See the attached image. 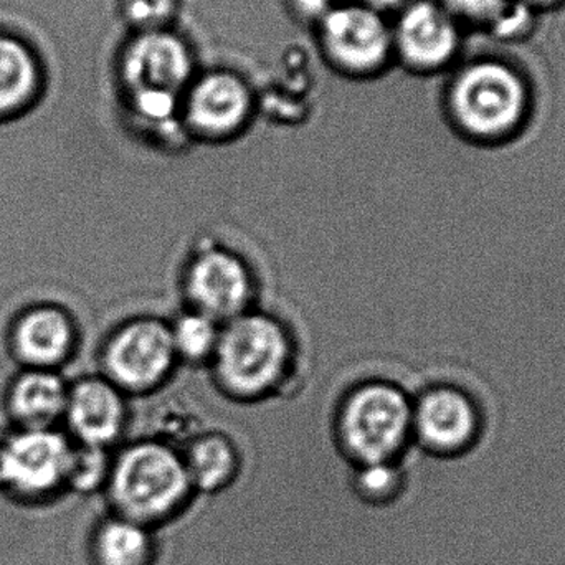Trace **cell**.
<instances>
[{"label": "cell", "instance_id": "1", "mask_svg": "<svg viewBox=\"0 0 565 565\" xmlns=\"http://www.w3.org/2000/svg\"><path fill=\"white\" fill-rule=\"evenodd\" d=\"M108 513L161 531L181 520L195 500L181 450L145 440L113 458L105 491Z\"/></svg>", "mask_w": 565, "mask_h": 565}, {"label": "cell", "instance_id": "2", "mask_svg": "<svg viewBox=\"0 0 565 565\" xmlns=\"http://www.w3.org/2000/svg\"><path fill=\"white\" fill-rule=\"evenodd\" d=\"M530 83L500 58H481L451 82L448 106L458 126L478 138H498L520 125L530 108Z\"/></svg>", "mask_w": 565, "mask_h": 565}, {"label": "cell", "instance_id": "3", "mask_svg": "<svg viewBox=\"0 0 565 565\" xmlns=\"http://www.w3.org/2000/svg\"><path fill=\"white\" fill-rule=\"evenodd\" d=\"M289 361V339L270 316L244 312L222 326L212 364L225 391L257 397L278 384Z\"/></svg>", "mask_w": 565, "mask_h": 565}, {"label": "cell", "instance_id": "4", "mask_svg": "<svg viewBox=\"0 0 565 565\" xmlns=\"http://www.w3.org/2000/svg\"><path fill=\"white\" fill-rule=\"evenodd\" d=\"M412 408L394 385H362L349 395L338 420L342 455L354 467L398 461L412 434Z\"/></svg>", "mask_w": 565, "mask_h": 565}, {"label": "cell", "instance_id": "5", "mask_svg": "<svg viewBox=\"0 0 565 565\" xmlns=\"http://www.w3.org/2000/svg\"><path fill=\"white\" fill-rule=\"evenodd\" d=\"M191 75V58L181 40L169 33L139 36L125 55L122 78L135 109L151 121L174 113L175 99Z\"/></svg>", "mask_w": 565, "mask_h": 565}, {"label": "cell", "instance_id": "6", "mask_svg": "<svg viewBox=\"0 0 565 565\" xmlns=\"http://www.w3.org/2000/svg\"><path fill=\"white\" fill-rule=\"evenodd\" d=\"M73 447L49 428H26L0 445V488L26 503L66 490Z\"/></svg>", "mask_w": 565, "mask_h": 565}, {"label": "cell", "instance_id": "7", "mask_svg": "<svg viewBox=\"0 0 565 565\" xmlns=\"http://www.w3.org/2000/svg\"><path fill=\"white\" fill-rule=\"evenodd\" d=\"M175 361L171 329L154 318L128 322L106 345V374L119 391H152L171 374Z\"/></svg>", "mask_w": 565, "mask_h": 565}, {"label": "cell", "instance_id": "8", "mask_svg": "<svg viewBox=\"0 0 565 565\" xmlns=\"http://www.w3.org/2000/svg\"><path fill=\"white\" fill-rule=\"evenodd\" d=\"M185 296L194 311L225 324L248 311L254 280L247 265L231 252H199L185 271Z\"/></svg>", "mask_w": 565, "mask_h": 565}, {"label": "cell", "instance_id": "9", "mask_svg": "<svg viewBox=\"0 0 565 565\" xmlns=\"http://www.w3.org/2000/svg\"><path fill=\"white\" fill-rule=\"evenodd\" d=\"M322 40L329 56L345 72L367 73L387 58L392 35L369 7H341L326 13Z\"/></svg>", "mask_w": 565, "mask_h": 565}, {"label": "cell", "instance_id": "10", "mask_svg": "<svg viewBox=\"0 0 565 565\" xmlns=\"http://www.w3.org/2000/svg\"><path fill=\"white\" fill-rule=\"evenodd\" d=\"M395 42L412 68L438 72L460 52L461 23L441 3H412L398 22Z\"/></svg>", "mask_w": 565, "mask_h": 565}, {"label": "cell", "instance_id": "11", "mask_svg": "<svg viewBox=\"0 0 565 565\" xmlns=\"http://www.w3.org/2000/svg\"><path fill=\"white\" fill-rule=\"evenodd\" d=\"M66 417L79 445L108 450L126 424L121 391L109 381L86 379L68 392Z\"/></svg>", "mask_w": 565, "mask_h": 565}, {"label": "cell", "instance_id": "12", "mask_svg": "<svg viewBox=\"0 0 565 565\" xmlns=\"http://www.w3.org/2000/svg\"><path fill=\"white\" fill-rule=\"evenodd\" d=\"M477 418L468 398L451 388L425 394L412 408V434L428 450L450 454L470 441Z\"/></svg>", "mask_w": 565, "mask_h": 565}, {"label": "cell", "instance_id": "13", "mask_svg": "<svg viewBox=\"0 0 565 565\" xmlns=\"http://www.w3.org/2000/svg\"><path fill=\"white\" fill-rule=\"evenodd\" d=\"M250 108V93L237 76L214 73L192 89L188 118L192 128L202 135L222 138L237 131L247 121Z\"/></svg>", "mask_w": 565, "mask_h": 565}, {"label": "cell", "instance_id": "14", "mask_svg": "<svg viewBox=\"0 0 565 565\" xmlns=\"http://www.w3.org/2000/svg\"><path fill=\"white\" fill-rule=\"evenodd\" d=\"M88 557L92 565H158V531L108 513L93 526Z\"/></svg>", "mask_w": 565, "mask_h": 565}, {"label": "cell", "instance_id": "15", "mask_svg": "<svg viewBox=\"0 0 565 565\" xmlns=\"http://www.w3.org/2000/svg\"><path fill=\"white\" fill-rule=\"evenodd\" d=\"M181 454L195 497L225 493L241 477V451L227 435L217 431L195 435L189 438Z\"/></svg>", "mask_w": 565, "mask_h": 565}, {"label": "cell", "instance_id": "16", "mask_svg": "<svg viewBox=\"0 0 565 565\" xmlns=\"http://www.w3.org/2000/svg\"><path fill=\"white\" fill-rule=\"evenodd\" d=\"M13 342L23 361L49 367L58 364L72 349L73 326L62 309H32L17 324Z\"/></svg>", "mask_w": 565, "mask_h": 565}, {"label": "cell", "instance_id": "17", "mask_svg": "<svg viewBox=\"0 0 565 565\" xmlns=\"http://www.w3.org/2000/svg\"><path fill=\"white\" fill-rule=\"evenodd\" d=\"M40 88L39 60L22 40L0 35V118L22 111Z\"/></svg>", "mask_w": 565, "mask_h": 565}, {"label": "cell", "instance_id": "18", "mask_svg": "<svg viewBox=\"0 0 565 565\" xmlns=\"http://www.w3.org/2000/svg\"><path fill=\"white\" fill-rule=\"evenodd\" d=\"M68 391L58 375L32 371L15 382L10 395L13 415L26 428H49L66 411Z\"/></svg>", "mask_w": 565, "mask_h": 565}, {"label": "cell", "instance_id": "19", "mask_svg": "<svg viewBox=\"0 0 565 565\" xmlns=\"http://www.w3.org/2000/svg\"><path fill=\"white\" fill-rule=\"evenodd\" d=\"M438 3L454 13L458 22L478 25L503 39H514L526 32L534 15L518 0H438Z\"/></svg>", "mask_w": 565, "mask_h": 565}, {"label": "cell", "instance_id": "20", "mask_svg": "<svg viewBox=\"0 0 565 565\" xmlns=\"http://www.w3.org/2000/svg\"><path fill=\"white\" fill-rule=\"evenodd\" d=\"M169 329L178 359L189 364H202L214 359L221 339V322L189 309L169 324Z\"/></svg>", "mask_w": 565, "mask_h": 565}, {"label": "cell", "instance_id": "21", "mask_svg": "<svg viewBox=\"0 0 565 565\" xmlns=\"http://www.w3.org/2000/svg\"><path fill=\"white\" fill-rule=\"evenodd\" d=\"M407 488V477L398 461L354 467L351 490L359 503L369 508H387L397 503Z\"/></svg>", "mask_w": 565, "mask_h": 565}, {"label": "cell", "instance_id": "22", "mask_svg": "<svg viewBox=\"0 0 565 565\" xmlns=\"http://www.w3.org/2000/svg\"><path fill=\"white\" fill-rule=\"evenodd\" d=\"M111 463L113 458L109 457L108 450L85 447V445L73 448L68 477H66V490L83 494V497L105 491Z\"/></svg>", "mask_w": 565, "mask_h": 565}, {"label": "cell", "instance_id": "23", "mask_svg": "<svg viewBox=\"0 0 565 565\" xmlns=\"http://www.w3.org/2000/svg\"><path fill=\"white\" fill-rule=\"evenodd\" d=\"M126 15L136 25L156 26L174 9V0H122Z\"/></svg>", "mask_w": 565, "mask_h": 565}, {"label": "cell", "instance_id": "24", "mask_svg": "<svg viewBox=\"0 0 565 565\" xmlns=\"http://www.w3.org/2000/svg\"><path fill=\"white\" fill-rule=\"evenodd\" d=\"M521 6L530 9L531 12H543V10H553L557 7L564 6L565 0H518Z\"/></svg>", "mask_w": 565, "mask_h": 565}, {"label": "cell", "instance_id": "25", "mask_svg": "<svg viewBox=\"0 0 565 565\" xmlns=\"http://www.w3.org/2000/svg\"><path fill=\"white\" fill-rule=\"evenodd\" d=\"M329 0H298L299 7L306 13H321L328 6Z\"/></svg>", "mask_w": 565, "mask_h": 565}, {"label": "cell", "instance_id": "26", "mask_svg": "<svg viewBox=\"0 0 565 565\" xmlns=\"http://www.w3.org/2000/svg\"><path fill=\"white\" fill-rule=\"evenodd\" d=\"M371 7H381V9H392V7L402 6L407 0H367Z\"/></svg>", "mask_w": 565, "mask_h": 565}]
</instances>
